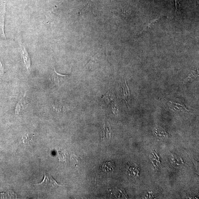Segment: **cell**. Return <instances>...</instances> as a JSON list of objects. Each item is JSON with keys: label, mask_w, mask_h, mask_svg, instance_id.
<instances>
[{"label": "cell", "mask_w": 199, "mask_h": 199, "mask_svg": "<svg viewBox=\"0 0 199 199\" xmlns=\"http://www.w3.org/2000/svg\"><path fill=\"white\" fill-rule=\"evenodd\" d=\"M44 178L42 181L39 184H34V185H40L46 189H52L58 187L59 185L51 175L44 171Z\"/></svg>", "instance_id": "cell-1"}, {"label": "cell", "mask_w": 199, "mask_h": 199, "mask_svg": "<svg viewBox=\"0 0 199 199\" xmlns=\"http://www.w3.org/2000/svg\"><path fill=\"white\" fill-rule=\"evenodd\" d=\"M101 136L103 141H108L111 138L112 130L108 122L105 123L101 131Z\"/></svg>", "instance_id": "cell-2"}, {"label": "cell", "mask_w": 199, "mask_h": 199, "mask_svg": "<svg viewBox=\"0 0 199 199\" xmlns=\"http://www.w3.org/2000/svg\"><path fill=\"white\" fill-rule=\"evenodd\" d=\"M125 170L127 174L129 176L132 177L133 178H136L138 176V174H139V171L138 168L136 167L135 165H131L128 163L126 166Z\"/></svg>", "instance_id": "cell-3"}, {"label": "cell", "mask_w": 199, "mask_h": 199, "mask_svg": "<svg viewBox=\"0 0 199 199\" xmlns=\"http://www.w3.org/2000/svg\"><path fill=\"white\" fill-rule=\"evenodd\" d=\"M70 76L69 75H64L59 73L54 68V73L53 75V80L55 84H59L67 80Z\"/></svg>", "instance_id": "cell-4"}, {"label": "cell", "mask_w": 199, "mask_h": 199, "mask_svg": "<svg viewBox=\"0 0 199 199\" xmlns=\"http://www.w3.org/2000/svg\"><path fill=\"white\" fill-rule=\"evenodd\" d=\"M25 96V95H24L23 97L22 98L21 100L17 104L15 110L16 114H19L21 110L28 106V101L26 99Z\"/></svg>", "instance_id": "cell-5"}, {"label": "cell", "mask_w": 199, "mask_h": 199, "mask_svg": "<svg viewBox=\"0 0 199 199\" xmlns=\"http://www.w3.org/2000/svg\"><path fill=\"white\" fill-rule=\"evenodd\" d=\"M166 18V17L165 16H161L160 17L156 18V19L154 20V21L151 22V23H149L148 25H145L144 27L143 28L142 30L140 33L139 34L141 35L143 33H144L146 31L149 30V29L152 28L154 27L155 25L158 24V22L161 21V20L165 19Z\"/></svg>", "instance_id": "cell-6"}, {"label": "cell", "mask_w": 199, "mask_h": 199, "mask_svg": "<svg viewBox=\"0 0 199 199\" xmlns=\"http://www.w3.org/2000/svg\"><path fill=\"white\" fill-rule=\"evenodd\" d=\"M125 83V87H123V92L121 96H119L120 97L123 99V100H125L126 101L127 104L129 101L130 96V90L127 86L126 81Z\"/></svg>", "instance_id": "cell-7"}, {"label": "cell", "mask_w": 199, "mask_h": 199, "mask_svg": "<svg viewBox=\"0 0 199 199\" xmlns=\"http://www.w3.org/2000/svg\"><path fill=\"white\" fill-rule=\"evenodd\" d=\"M114 168L113 162H107L102 164L101 166L102 170L105 173H109L113 170Z\"/></svg>", "instance_id": "cell-8"}, {"label": "cell", "mask_w": 199, "mask_h": 199, "mask_svg": "<svg viewBox=\"0 0 199 199\" xmlns=\"http://www.w3.org/2000/svg\"><path fill=\"white\" fill-rule=\"evenodd\" d=\"M22 51L24 62H25L26 67H27V69H28L30 66V59L29 58L28 53L25 46H23V49H22Z\"/></svg>", "instance_id": "cell-9"}, {"label": "cell", "mask_w": 199, "mask_h": 199, "mask_svg": "<svg viewBox=\"0 0 199 199\" xmlns=\"http://www.w3.org/2000/svg\"><path fill=\"white\" fill-rule=\"evenodd\" d=\"M174 2L175 16H180L181 15V0H174Z\"/></svg>", "instance_id": "cell-10"}, {"label": "cell", "mask_w": 199, "mask_h": 199, "mask_svg": "<svg viewBox=\"0 0 199 199\" xmlns=\"http://www.w3.org/2000/svg\"><path fill=\"white\" fill-rule=\"evenodd\" d=\"M32 142V136L27 134H25L20 141V143L27 144L28 145L31 144Z\"/></svg>", "instance_id": "cell-11"}, {"label": "cell", "mask_w": 199, "mask_h": 199, "mask_svg": "<svg viewBox=\"0 0 199 199\" xmlns=\"http://www.w3.org/2000/svg\"><path fill=\"white\" fill-rule=\"evenodd\" d=\"M4 72L3 68L1 62H0V75L2 76L3 75Z\"/></svg>", "instance_id": "cell-12"}, {"label": "cell", "mask_w": 199, "mask_h": 199, "mask_svg": "<svg viewBox=\"0 0 199 199\" xmlns=\"http://www.w3.org/2000/svg\"><path fill=\"white\" fill-rule=\"evenodd\" d=\"M190 76H192V73L191 74ZM190 76H189V77H188L187 79L189 78L190 77H191ZM192 77H193V78H194V77L195 78L194 75H193V76H192Z\"/></svg>", "instance_id": "cell-13"}]
</instances>
